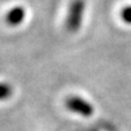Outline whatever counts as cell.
<instances>
[{
	"mask_svg": "<svg viewBox=\"0 0 131 131\" xmlns=\"http://www.w3.org/2000/svg\"><path fill=\"white\" fill-rule=\"evenodd\" d=\"M13 93V89L10 84L0 82V101L8 100Z\"/></svg>",
	"mask_w": 131,
	"mask_h": 131,
	"instance_id": "cell-4",
	"label": "cell"
},
{
	"mask_svg": "<svg viewBox=\"0 0 131 131\" xmlns=\"http://www.w3.org/2000/svg\"><path fill=\"white\" fill-rule=\"evenodd\" d=\"M85 3L84 0H72L68 8L67 19H66V27L70 32H77L81 27L83 21Z\"/></svg>",
	"mask_w": 131,
	"mask_h": 131,
	"instance_id": "cell-1",
	"label": "cell"
},
{
	"mask_svg": "<svg viewBox=\"0 0 131 131\" xmlns=\"http://www.w3.org/2000/svg\"><path fill=\"white\" fill-rule=\"evenodd\" d=\"M120 15H121L122 21L128 23V24H131V6L124 8V9L121 10Z\"/></svg>",
	"mask_w": 131,
	"mask_h": 131,
	"instance_id": "cell-5",
	"label": "cell"
},
{
	"mask_svg": "<svg viewBox=\"0 0 131 131\" xmlns=\"http://www.w3.org/2000/svg\"><path fill=\"white\" fill-rule=\"evenodd\" d=\"M24 16H25V11H24L23 8L15 7L7 13L6 21L11 26H15V25H19L20 23H22V21L24 20Z\"/></svg>",
	"mask_w": 131,
	"mask_h": 131,
	"instance_id": "cell-3",
	"label": "cell"
},
{
	"mask_svg": "<svg viewBox=\"0 0 131 131\" xmlns=\"http://www.w3.org/2000/svg\"><path fill=\"white\" fill-rule=\"evenodd\" d=\"M66 107L70 112L81 115L83 117H90L94 113V108L90 102L79 96H70L66 100Z\"/></svg>",
	"mask_w": 131,
	"mask_h": 131,
	"instance_id": "cell-2",
	"label": "cell"
}]
</instances>
